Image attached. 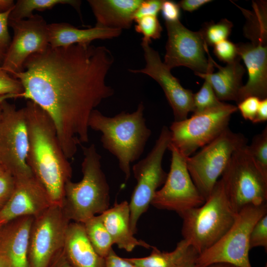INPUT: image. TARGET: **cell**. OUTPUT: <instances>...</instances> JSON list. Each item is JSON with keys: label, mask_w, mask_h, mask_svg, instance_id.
I'll list each match as a JSON object with an SVG mask.
<instances>
[{"label": "cell", "mask_w": 267, "mask_h": 267, "mask_svg": "<svg viewBox=\"0 0 267 267\" xmlns=\"http://www.w3.org/2000/svg\"><path fill=\"white\" fill-rule=\"evenodd\" d=\"M114 60L104 46L49 45L31 55L23 70L12 75L23 90L11 98H24L44 110L54 124L65 155L72 159L78 146L89 141L91 112L114 93L106 83Z\"/></svg>", "instance_id": "cell-1"}, {"label": "cell", "mask_w": 267, "mask_h": 267, "mask_svg": "<svg viewBox=\"0 0 267 267\" xmlns=\"http://www.w3.org/2000/svg\"><path fill=\"white\" fill-rule=\"evenodd\" d=\"M24 108L29 139L27 163L52 203L62 206L65 186L72 176L71 164L47 113L30 100Z\"/></svg>", "instance_id": "cell-2"}, {"label": "cell", "mask_w": 267, "mask_h": 267, "mask_svg": "<svg viewBox=\"0 0 267 267\" xmlns=\"http://www.w3.org/2000/svg\"><path fill=\"white\" fill-rule=\"evenodd\" d=\"M144 110L142 102L134 112L123 111L113 117L95 109L89 119V128L101 133L102 146L117 158L126 180L131 177V164L142 154L151 134L146 124Z\"/></svg>", "instance_id": "cell-3"}, {"label": "cell", "mask_w": 267, "mask_h": 267, "mask_svg": "<svg viewBox=\"0 0 267 267\" xmlns=\"http://www.w3.org/2000/svg\"><path fill=\"white\" fill-rule=\"evenodd\" d=\"M81 146L83 178L78 182L70 180L66 183L62 207L71 221L83 223L109 208L110 187L95 145Z\"/></svg>", "instance_id": "cell-4"}, {"label": "cell", "mask_w": 267, "mask_h": 267, "mask_svg": "<svg viewBox=\"0 0 267 267\" xmlns=\"http://www.w3.org/2000/svg\"><path fill=\"white\" fill-rule=\"evenodd\" d=\"M235 5L246 18L244 34L250 41L236 44L238 56L244 61L248 75L247 83L238 93L237 104L249 96L261 99L267 97V2L253 1L249 10Z\"/></svg>", "instance_id": "cell-5"}, {"label": "cell", "mask_w": 267, "mask_h": 267, "mask_svg": "<svg viewBox=\"0 0 267 267\" xmlns=\"http://www.w3.org/2000/svg\"><path fill=\"white\" fill-rule=\"evenodd\" d=\"M237 214L228 200L221 178L203 204L179 215L182 219L183 239L199 255L214 245L227 232L234 222Z\"/></svg>", "instance_id": "cell-6"}, {"label": "cell", "mask_w": 267, "mask_h": 267, "mask_svg": "<svg viewBox=\"0 0 267 267\" xmlns=\"http://www.w3.org/2000/svg\"><path fill=\"white\" fill-rule=\"evenodd\" d=\"M266 214L267 204L242 208L227 232L214 245L197 255L195 266L225 263L237 267H252L249 256L250 233L256 223Z\"/></svg>", "instance_id": "cell-7"}, {"label": "cell", "mask_w": 267, "mask_h": 267, "mask_svg": "<svg viewBox=\"0 0 267 267\" xmlns=\"http://www.w3.org/2000/svg\"><path fill=\"white\" fill-rule=\"evenodd\" d=\"M247 143V139L243 134L233 132L228 128L197 153L186 158L190 176L205 201L233 153Z\"/></svg>", "instance_id": "cell-8"}, {"label": "cell", "mask_w": 267, "mask_h": 267, "mask_svg": "<svg viewBox=\"0 0 267 267\" xmlns=\"http://www.w3.org/2000/svg\"><path fill=\"white\" fill-rule=\"evenodd\" d=\"M221 179L236 213L249 205L267 204V178L257 167L247 145L233 153Z\"/></svg>", "instance_id": "cell-9"}, {"label": "cell", "mask_w": 267, "mask_h": 267, "mask_svg": "<svg viewBox=\"0 0 267 267\" xmlns=\"http://www.w3.org/2000/svg\"><path fill=\"white\" fill-rule=\"evenodd\" d=\"M237 106L223 102L220 105L193 113L189 118L174 121L170 128L171 143L185 157L194 153L228 128Z\"/></svg>", "instance_id": "cell-10"}, {"label": "cell", "mask_w": 267, "mask_h": 267, "mask_svg": "<svg viewBox=\"0 0 267 267\" xmlns=\"http://www.w3.org/2000/svg\"><path fill=\"white\" fill-rule=\"evenodd\" d=\"M170 143V130L164 126L151 151L132 167L136 184L129 206L130 227L134 234L140 217L147 210L158 188L166 180L167 174L162 167V161Z\"/></svg>", "instance_id": "cell-11"}, {"label": "cell", "mask_w": 267, "mask_h": 267, "mask_svg": "<svg viewBox=\"0 0 267 267\" xmlns=\"http://www.w3.org/2000/svg\"><path fill=\"white\" fill-rule=\"evenodd\" d=\"M0 107L1 165L15 178L32 175L27 163L29 139L24 108L17 109L7 100H0Z\"/></svg>", "instance_id": "cell-12"}, {"label": "cell", "mask_w": 267, "mask_h": 267, "mask_svg": "<svg viewBox=\"0 0 267 267\" xmlns=\"http://www.w3.org/2000/svg\"><path fill=\"white\" fill-rule=\"evenodd\" d=\"M71 220L62 205L52 204L34 217L31 228L29 267H48L63 250L65 235Z\"/></svg>", "instance_id": "cell-13"}, {"label": "cell", "mask_w": 267, "mask_h": 267, "mask_svg": "<svg viewBox=\"0 0 267 267\" xmlns=\"http://www.w3.org/2000/svg\"><path fill=\"white\" fill-rule=\"evenodd\" d=\"M170 169L162 187L158 190L151 205L173 211L179 215L204 203L205 199L194 184L188 171L186 158L171 143Z\"/></svg>", "instance_id": "cell-14"}, {"label": "cell", "mask_w": 267, "mask_h": 267, "mask_svg": "<svg viewBox=\"0 0 267 267\" xmlns=\"http://www.w3.org/2000/svg\"><path fill=\"white\" fill-rule=\"evenodd\" d=\"M168 40L163 63L170 70L178 66L187 67L195 74H205L210 66L205 56L207 46L199 31L193 32L179 20L165 21Z\"/></svg>", "instance_id": "cell-15"}, {"label": "cell", "mask_w": 267, "mask_h": 267, "mask_svg": "<svg viewBox=\"0 0 267 267\" xmlns=\"http://www.w3.org/2000/svg\"><path fill=\"white\" fill-rule=\"evenodd\" d=\"M13 37L0 68L11 76L22 71L32 54L45 50L49 45L47 24L43 17L34 14L19 21L9 20Z\"/></svg>", "instance_id": "cell-16"}, {"label": "cell", "mask_w": 267, "mask_h": 267, "mask_svg": "<svg viewBox=\"0 0 267 267\" xmlns=\"http://www.w3.org/2000/svg\"><path fill=\"white\" fill-rule=\"evenodd\" d=\"M149 43L142 41L145 66L140 69H130L133 73L147 75L161 86L166 98L172 108L174 121H180L187 118L190 112H193V93L184 88L178 79L162 61L158 52L153 49Z\"/></svg>", "instance_id": "cell-17"}, {"label": "cell", "mask_w": 267, "mask_h": 267, "mask_svg": "<svg viewBox=\"0 0 267 267\" xmlns=\"http://www.w3.org/2000/svg\"><path fill=\"white\" fill-rule=\"evenodd\" d=\"M15 178V187L10 198L0 209V220L7 222L23 216L35 217L52 204L44 187L33 175Z\"/></svg>", "instance_id": "cell-18"}, {"label": "cell", "mask_w": 267, "mask_h": 267, "mask_svg": "<svg viewBox=\"0 0 267 267\" xmlns=\"http://www.w3.org/2000/svg\"><path fill=\"white\" fill-rule=\"evenodd\" d=\"M34 219L20 217L0 228V255L7 259L10 267H29V237Z\"/></svg>", "instance_id": "cell-19"}, {"label": "cell", "mask_w": 267, "mask_h": 267, "mask_svg": "<svg viewBox=\"0 0 267 267\" xmlns=\"http://www.w3.org/2000/svg\"><path fill=\"white\" fill-rule=\"evenodd\" d=\"M143 0H89L95 17V26L119 30L128 29L134 15Z\"/></svg>", "instance_id": "cell-20"}, {"label": "cell", "mask_w": 267, "mask_h": 267, "mask_svg": "<svg viewBox=\"0 0 267 267\" xmlns=\"http://www.w3.org/2000/svg\"><path fill=\"white\" fill-rule=\"evenodd\" d=\"M63 252L72 267H104L105 258L95 251L83 223L71 222L67 227Z\"/></svg>", "instance_id": "cell-21"}, {"label": "cell", "mask_w": 267, "mask_h": 267, "mask_svg": "<svg viewBox=\"0 0 267 267\" xmlns=\"http://www.w3.org/2000/svg\"><path fill=\"white\" fill-rule=\"evenodd\" d=\"M49 44L52 47H66L75 44H88L95 40L110 39L119 37L122 30L95 26L79 29L65 23L47 24Z\"/></svg>", "instance_id": "cell-22"}, {"label": "cell", "mask_w": 267, "mask_h": 267, "mask_svg": "<svg viewBox=\"0 0 267 267\" xmlns=\"http://www.w3.org/2000/svg\"><path fill=\"white\" fill-rule=\"evenodd\" d=\"M102 221L110 234L114 244L120 249L132 251L137 246L152 247L146 242L136 239L130 227L129 202H116L113 206L100 214Z\"/></svg>", "instance_id": "cell-23"}, {"label": "cell", "mask_w": 267, "mask_h": 267, "mask_svg": "<svg viewBox=\"0 0 267 267\" xmlns=\"http://www.w3.org/2000/svg\"><path fill=\"white\" fill-rule=\"evenodd\" d=\"M207 54L210 66L206 73L217 97L222 102H237L238 93L243 86L242 77L245 72V69L240 63V58L222 67L213 60L209 52Z\"/></svg>", "instance_id": "cell-24"}, {"label": "cell", "mask_w": 267, "mask_h": 267, "mask_svg": "<svg viewBox=\"0 0 267 267\" xmlns=\"http://www.w3.org/2000/svg\"><path fill=\"white\" fill-rule=\"evenodd\" d=\"M190 247L189 243L182 239L171 252H161L152 246L149 256L127 259L136 267H179Z\"/></svg>", "instance_id": "cell-25"}, {"label": "cell", "mask_w": 267, "mask_h": 267, "mask_svg": "<svg viewBox=\"0 0 267 267\" xmlns=\"http://www.w3.org/2000/svg\"><path fill=\"white\" fill-rule=\"evenodd\" d=\"M81 0H18L14 4L9 20L19 21L31 17L35 10L50 9L58 4H68L74 7L81 17Z\"/></svg>", "instance_id": "cell-26"}, {"label": "cell", "mask_w": 267, "mask_h": 267, "mask_svg": "<svg viewBox=\"0 0 267 267\" xmlns=\"http://www.w3.org/2000/svg\"><path fill=\"white\" fill-rule=\"evenodd\" d=\"M87 237L96 252L105 258L114 245L100 215L94 216L83 223Z\"/></svg>", "instance_id": "cell-27"}, {"label": "cell", "mask_w": 267, "mask_h": 267, "mask_svg": "<svg viewBox=\"0 0 267 267\" xmlns=\"http://www.w3.org/2000/svg\"><path fill=\"white\" fill-rule=\"evenodd\" d=\"M195 75L204 79L205 82L199 90L193 93V113L200 112L221 104L223 102L221 101L217 97L207 74Z\"/></svg>", "instance_id": "cell-28"}, {"label": "cell", "mask_w": 267, "mask_h": 267, "mask_svg": "<svg viewBox=\"0 0 267 267\" xmlns=\"http://www.w3.org/2000/svg\"><path fill=\"white\" fill-rule=\"evenodd\" d=\"M232 27V23L224 18L217 23H206L199 31L207 46H214L218 43L227 39Z\"/></svg>", "instance_id": "cell-29"}, {"label": "cell", "mask_w": 267, "mask_h": 267, "mask_svg": "<svg viewBox=\"0 0 267 267\" xmlns=\"http://www.w3.org/2000/svg\"><path fill=\"white\" fill-rule=\"evenodd\" d=\"M247 149L256 165L264 176L267 178V128L253 138Z\"/></svg>", "instance_id": "cell-30"}, {"label": "cell", "mask_w": 267, "mask_h": 267, "mask_svg": "<svg viewBox=\"0 0 267 267\" xmlns=\"http://www.w3.org/2000/svg\"><path fill=\"white\" fill-rule=\"evenodd\" d=\"M135 22V30L143 35L142 41L150 43L152 39L160 38L163 29L157 16H144Z\"/></svg>", "instance_id": "cell-31"}, {"label": "cell", "mask_w": 267, "mask_h": 267, "mask_svg": "<svg viewBox=\"0 0 267 267\" xmlns=\"http://www.w3.org/2000/svg\"><path fill=\"white\" fill-rule=\"evenodd\" d=\"M20 81L0 68V100H7L23 91Z\"/></svg>", "instance_id": "cell-32"}, {"label": "cell", "mask_w": 267, "mask_h": 267, "mask_svg": "<svg viewBox=\"0 0 267 267\" xmlns=\"http://www.w3.org/2000/svg\"><path fill=\"white\" fill-rule=\"evenodd\" d=\"M250 249L262 247L267 249V214L261 218L253 226L250 235Z\"/></svg>", "instance_id": "cell-33"}, {"label": "cell", "mask_w": 267, "mask_h": 267, "mask_svg": "<svg viewBox=\"0 0 267 267\" xmlns=\"http://www.w3.org/2000/svg\"><path fill=\"white\" fill-rule=\"evenodd\" d=\"M214 52L221 61L229 63L239 58L236 44L230 41L225 40L215 44Z\"/></svg>", "instance_id": "cell-34"}, {"label": "cell", "mask_w": 267, "mask_h": 267, "mask_svg": "<svg viewBox=\"0 0 267 267\" xmlns=\"http://www.w3.org/2000/svg\"><path fill=\"white\" fill-rule=\"evenodd\" d=\"M12 9L0 13V67L3 62L11 41L8 32V26L9 25V15Z\"/></svg>", "instance_id": "cell-35"}, {"label": "cell", "mask_w": 267, "mask_h": 267, "mask_svg": "<svg viewBox=\"0 0 267 267\" xmlns=\"http://www.w3.org/2000/svg\"><path fill=\"white\" fill-rule=\"evenodd\" d=\"M15 178L6 171L0 175V209L8 201L15 187Z\"/></svg>", "instance_id": "cell-36"}, {"label": "cell", "mask_w": 267, "mask_h": 267, "mask_svg": "<svg viewBox=\"0 0 267 267\" xmlns=\"http://www.w3.org/2000/svg\"><path fill=\"white\" fill-rule=\"evenodd\" d=\"M261 99L256 96H249L237 103V109L243 118L253 122L254 120Z\"/></svg>", "instance_id": "cell-37"}, {"label": "cell", "mask_w": 267, "mask_h": 267, "mask_svg": "<svg viewBox=\"0 0 267 267\" xmlns=\"http://www.w3.org/2000/svg\"><path fill=\"white\" fill-rule=\"evenodd\" d=\"M163 0H143L134 15V21L146 16H157Z\"/></svg>", "instance_id": "cell-38"}, {"label": "cell", "mask_w": 267, "mask_h": 267, "mask_svg": "<svg viewBox=\"0 0 267 267\" xmlns=\"http://www.w3.org/2000/svg\"><path fill=\"white\" fill-rule=\"evenodd\" d=\"M180 9L178 3L172 0H163L160 11L165 21L174 22L179 20Z\"/></svg>", "instance_id": "cell-39"}, {"label": "cell", "mask_w": 267, "mask_h": 267, "mask_svg": "<svg viewBox=\"0 0 267 267\" xmlns=\"http://www.w3.org/2000/svg\"><path fill=\"white\" fill-rule=\"evenodd\" d=\"M104 267H136L127 258H123L116 254L112 249L105 258Z\"/></svg>", "instance_id": "cell-40"}, {"label": "cell", "mask_w": 267, "mask_h": 267, "mask_svg": "<svg viewBox=\"0 0 267 267\" xmlns=\"http://www.w3.org/2000/svg\"><path fill=\"white\" fill-rule=\"evenodd\" d=\"M211 1L210 0H182L178 3L183 10L192 12Z\"/></svg>", "instance_id": "cell-41"}, {"label": "cell", "mask_w": 267, "mask_h": 267, "mask_svg": "<svg viewBox=\"0 0 267 267\" xmlns=\"http://www.w3.org/2000/svg\"><path fill=\"white\" fill-rule=\"evenodd\" d=\"M267 120V98L260 100L259 106L253 123H260Z\"/></svg>", "instance_id": "cell-42"}, {"label": "cell", "mask_w": 267, "mask_h": 267, "mask_svg": "<svg viewBox=\"0 0 267 267\" xmlns=\"http://www.w3.org/2000/svg\"><path fill=\"white\" fill-rule=\"evenodd\" d=\"M48 267H72L68 262L62 250L55 256Z\"/></svg>", "instance_id": "cell-43"}, {"label": "cell", "mask_w": 267, "mask_h": 267, "mask_svg": "<svg viewBox=\"0 0 267 267\" xmlns=\"http://www.w3.org/2000/svg\"><path fill=\"white\" fill-rule=\"evenodd\" d=\"M198 255L196 251L191 246L179 267H195V261Z\"/></svg>", "instance_id": "cell-44"}, {"label": "cell", "mask_w": 267, "mask_h": 267, "mask_svg": "<svg viewBox=\"0 0 267 267\" xmlns=\"http://www.w3.org/2000/svg\"><path fill=\"white\" fill-rule=\"evenodd\" d=\"M15 2L12 0H0V13L6 12L14 7Z\"/></svg>", "instance_id": "cell-45"}, {"label": "cell", "mask_w": 267, "mask_h": 267, "mask_svg": "<svg viewBox=\"0 0 267 267\" xmlns=\"http://www.w3.org/2000/svg\"><path fill=\"white\" fill-rule=\"evenodd\" d=\"M195 267H237L232 265L228 264L218 263V264H214L210 265L205 266V267H198V266H195Z\"/></svg>", "instance_id": "cell-46"}, {"label": "cell", "mask_w": 267, "mask_h": 267, "mask_svg": "<svg viewBox=\"0 0 267 267\" xmlns=\"http://www.w3.org/2000/svg\"><path fill=\"white\" fill-rule=\"evenodd\" d=\"M0 267H10L8 261L6 258L0 255Z\"/></svg>", "instance_id": "cell-47"}, {"label": "cell", "mask_w": 267, "mask_h": 267, "mask_svg": "<svg viewBox=\"0 0 267 267\" xmlns=\"http://www.w3.org/2000/svg\"><path fill=\"white\" fill-rule=\"evenodd\" d=\"M5 171V170L4 168L2 166V165L0 164V175L4 173Z\"/></svg>", "instance_id": "cell-48"}, {"label": "cell", "mask_w": 267, "mask_h": 267, "mask_svg": "<svg viewBox=\"0 0 267 267\" xmlns=\"http://www.w3.org/2000/svg\"><path fill=\"white\" fill-rule=\"evenodd\" d=\"M6 222L3 220H0V228L6 223Z\"/></svg>", "instance_id": "cell-49"}, {"label": "cell", "mask_w": 267, "mask_h": 267, "mask_svg": "<svg viewBox=\"0 0 267 267\" xmlns=\"http://www.w3.org/2000/svg\"><path fill=\"white\" fill-rule=\"evenodd\" d=\"M1 108L0 107V118H1Z\"/></svg>", "instance_id": "cell-50"}, {"label": "cell", "mask_w": 267, "mask_h": 267, "mask_svg": "<svg viewBox=\"0 0 267 267\" xmlns=\"http://www.w3.org/2000/svg\"><path fill=\"white\" fill-rule=\"evenodd\" d=\"M0 164L1 165V158H0Z\"/></svg>", "instance_id": "cell-51"}, {"label": "cell", "mask_w": 267, "mask_h": 267, "mask_svg": "<svg viewBox=\"0 0 267 267\" xmlns=\"http://www.w3.org/2000/svg\"><path fill=\"white\" fill-rule=\"evenodd\" d=\"M266 267H267V265L266 266Z\"/></svg>", "instance_id": "cell-52"}]
</instances>
